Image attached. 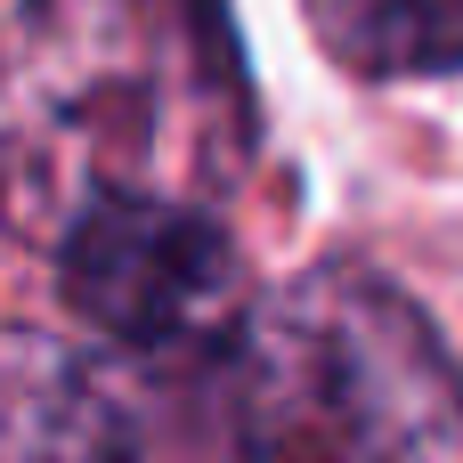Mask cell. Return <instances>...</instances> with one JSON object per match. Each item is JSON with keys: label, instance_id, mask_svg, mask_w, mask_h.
<instances>
[{"label": "cell", "instance_id": "277c9868", "mask_svg": "<svg viewBox=\"0 0 463 463\" xmlns=\"http://www.w3.org/2000/svg\"><path fill=\"white\" fill-rule=\"evenodd\" d=\"M0 463H138L98 366L41 326H0Z\"/></svg>", "mask_w": 463, "mask_h": 463}, {"label": "cell", "instance_id": "5b68a950", "mask_svg": "<svg viewBox=\"0 0 463 463\" xmlns=\"http://www.w3.org/2000/svg\"><path fill=\"white\" fill-rule=\"evenodd\" d=\"M301 16L366 81L463 73V0H301Z\"/></svg>", "mask_w": 463, "mask_h": 463}, {"label": "cell", "instance_id": "3957f363", "mask_svg": "<svg viewBox=\"0 0 463 463\" xmlns=\"http://www.w3.org/2000/svg\"><path fill=\"white\" fill-rule=\"evenodd\" d=\"M57 293L81 326L146 358L220 350L252 309L236 236L203 203H171L155 187H98L65 212Z\"/></svg>", "mask_w": 463, "mask_h": 463}, {"label": "cell", "instance_id": "6da1fadb", "mask_svg": "<svg viewBox=\"0 0 463 463\" xmlns=\"http://www.w3.org/2000/svg\"><path fill=\"white\" fill-rule=\"evenodd\" d=\"M203 463H463V374L399 285L317 260L220 342Z\"/></svg>", "mask_w": 463, "mask_h": 463}, {"label": "cell", "instance_id": "7a4b0ae2", "mask_svg": "<svg viewBox=\"0 0 463 463\" xmlns=\"http://www.w3.org/2000/svg\"><path fill=\"white\" fill-rule=\"evenodd\" d=\"M155 0H24L0 33V187L8 171L65 187H138L155 130ZM65 203V212H73Z\"/></svg>", "mask_w": 463, "mask_h": 463}]
</instances>
